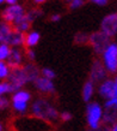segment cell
<instances>
[{
    "label": "cell",
    "instance_id": "obj_1",
    "mask_svg": "<svg viewBox=\"0 0 117 131\" xmlns=\"http://www.w3.org/2000/svg\"><path fill=\"white\" fill-rule=\"evenodd\" d=\"M31 114L32 117L49 124L58 119V111L46 99H38L32 103Z\"/></svg>",
    "mask_w": 117,
    "mask_h": 131
},
{
    "label": "cell",
    "instance_id": "obj_2",
    "mask_svg": "<svg viewBox=\"0 0 117 131\" xmlns=\"http://www.w3.org/2000/svg\"><path fill=\"white\" fill-rule=\"evenodd\" d=\"M87 43L92 47L94 53L103 54L106 51V48L111 45V39L99 30V31L92 32L91 35H89V42Z\"/></svg>",
    "mask_w": 117,
    "mask_h": 131
},
{
    "label": "cell",
    "instance_id": "obj_3",
    "mask_svg": "<svg viewBox=\"0 0 117 131\" xmlns=\"http://www.w3.org/2000/svg\"><path fill=\"white\" fill-rule=\"evenodd\" d=\"M7 83H8V87H10V93L20 90L27 83L26 76L24 73L22 66L17 69H11L8 71Z\"/></svg>",
    "mask_w": 117,
    "mask_h": 131
},
{
    "label": "cell",
    "instance_id": "obj_4",
    "mask_svg": "<svg viewBox=\"0 0 117 131\" xmlns=\"http://www.w3.org/2000/svg\"><path fill=\"white\" fill-rule=\"evenodd\" d=\"M103 115V110L98 102H91L87 105L86 110V118H87V124L91 127V130H97Z\"/></svg>",
    "mask_w": 117,
    "mask_h": 131
},
{
    "label": "cell",
    "instance_id": "obj_5",
    "mask_svg": "<svg viewBox=\"0 0 117 131\" xmlns=\"http://www.w3.org/2000/svg\"><path fill=\"white\" fill-rule=\"evenodd\" d=\"M104 60V68L110 73H116L117 71V45L111 43L106 51L101 54Z\"/></svg>",
    "mask_w": 117,
    "mask_h": 131
},
{
    "label": "cell",
    "instance_id": "obj_6",
    "mask_svg": "<svg viewBox=\"0 0 117 131\" xmlns=\"http://www.w3.org/2000/svg\"><path fill=\"white\" fill-rule=\"evenodd\" d=\"M25 15V10L22 5L16 4L12 5V6H7V7L3 10L1 12V18L4 19L5 23L12 24L16 19H18L19 17Z\"/></svg>",
    "mask_w": 117,
    "mask_h": 131
},
{
    "label": "cell",
    "instance_id": "obj_7",
    "mask_svg": "<svg viewBox=\"0 0 117 131\" xmlns=\"http://www.w3.org/2000/svg\"><path fill=\"white\" fill-rule=\"evenodd\" d=\"M100 31H103L110 39L117 34V13H109L101 20Z\"/></svg>",
    "mask_w": 117,
    "mask_h": 131
},
{
    "label": "cell",
    "instance_id": "obj_8",
    "mask_svg": "<svg viewBox=\"0 0 117 131\" xmlns=\"http://www.w3.org/2000/svg\"><path fill=\"white\" fill-rule=\"evenodd\" d=\"M106 76H108V71L104 68L103 61H100L99 59L93 60L92 68H91V71H90V80L89 81L92 82L94 85L96 83H99V82L105 80Z\"/></svg>",
    "mask_w": 117,
    "mask_h": 131
},
{
    "label": "cell",
    "instance_id": "obj_9",
    "mask_svg": "<svg viewBox=\"0 0 117 131\" xmlns=\"http://www.w3.org/2000/svg\"><path fill=\"white\" fill-rule=\"evenodd\" d=\"M98 93L101 97L106 100L117 97V78L113 80H106L99 85Z\"/></svg>",
    "mask_w": 117,
    "mask_h": 131
},
{
    "label": "cell",
    "instance_id": "obj_10",
    "mask_svg": "<svg viewBox=\"0 0 117 131\" xmlns=\"http://www.w3.org/2000/svg\"><path fill=\"white\" fill-rule=\"evenodd\" d=\"M7 65L8 69H17L22 66V61H23V53L18 47H13L10 51V54L7 57Z\"/></svg>",
    "mask_w": 117,
    "mask_h": 131
},
{
    "label": "cell",
    "instance_id": "obj_11",
    "mask_svg": "<svg viewBox=\"0 0 117 131\" xmlns=\"http://www.w3.org/2000/svg\"><path fill=\"white\" fill-rule=\"evenodd\" d=\"M34 85L38 91L43 93V94H54L55 93V85L53 83V81L47 80L44 77H38L37 80L34 82Z\"/></svg>",
    "mask_w": 117,
    "mask_h": 131
},
{
    "label": "cell",
    "instance_id": "obj_12",
    "mask_svg": "<svg viewBox=\"0 0 117 131\" xmlns=\"http://www.w3.org/2000/svg\"><path fill=\"white\" fill-rule=\"evenodd\" d=\"M23 68V71L26 76V80L27 82H31L34 83L38 77H41V70L38 69V66L34 63H27L25 65L22 66Z\"/></svg>",
    "mask_w": 117,
    "mask_h": 131
},
{
    "label": "cell",
    "instance_id": "obj_13",
    "mask_svg": "<svg viewBox=\"0 0 117 131\" xmlns=\"http://www.w3.org/2000/svg\"><path fill=\"white\" fill-rule=\"evenodd\" d=\"M31 24H32V22L25 15H24V16L19 17L18 19L14 20V22L11 24V27H12V29H13V30L25 34L27 30H30V28H31Z\"/></svg>",
    "mask_w": 117,
    "mask_h": 131
},
{
    "label": "cell",
    "instance_id": "obj_14",
    "mask_svg": "<svg viewBox=\"0 0 117 131\" xmlns=\"http://www.w3.org/2000/svg\"><path fill=\"white\" fill-rule=\"evenodd\" d=\"M24 35L23 32L16 31L12 29V31L10 32V35L7 36V39L5 41V45H7L8 47L10 46H13V47H18V46H23L24 43Z\"/></svg>",
    "mask_w": 117,
    "mask_h": 131
},
{
    "label": "cell",
    "instance_id": "obj_15",
    "mask_svg": "<svg viewBox=\"0 0 117 131\" xmlns=\"http://www.w3.org/2000/svg\"><path fill=\"white\" fill-rule=\"evenodd\" d=\"M117 118V107L104 110V115H101L100 124L104 125H115Z\"/></svg>",
    "mask_w": 117,
    "mask_h": 131
},
{
    "label": "cell",
    "instance_id": "obj_16",
    "mask_svg": "<svg viewBox=\"0 0 117 131\" xmlns=\"http://www.w3.org/2000/svg\"><path fill=\"white\" fill-rule=\"evenodd\" d=\"M39 39H41V35H39V32H37V31H30L29 34L25 32V35H24L23 47L24 48L34 47V46H36V45L38 43Z\"/></svg>",
    "mask_w": 117,
    "mask_h": 131
},
{
    "label": "cell",
    "instance_id": "obj_17",
    "mask_svg": "<svg viewBox=\"0 0 117 131\" xmlns=\"http://www.w3.org/2000/svg\"><path fill=\"white\" fill-rule=\"evenodd\" d=\"M93 91H94L93 83L90 82V81L85 82L84 87H82V99H84L85 102H89V101L91 100V97H92V95H93Z\"/></svg>",
    "mask_w": 117,
    "mask_h": 131
},
{
    "label": "cell",
    "instance_id": "obj_18",
    "mask_svg": "<svg viewBox=\"0 0 117 131\" xmlns=\"http://www.w3.org/2000/svg\"><path fill=\"white\" fill-rule=\"evenodd\" d=\"M31 99V94L29 91H24V90H19L16 91L13 96H12V102H25L27 103L29 100Z\"/></svg>",
    "mask_w": 117,
    "mask_h": 131
},
{
    "label": "cell",
    "instance_id": "obj_19",
    "mask_svg": "<svg viewBox=\"0 0 117 131\" xmlns=\"http://www.w3.org/2000/svg\"><path fill=\"white\" fill-rule=\"evenodd\" d=\"M11 31H12L11 24H7L5 22H0V45L5 43V41H6L7 36L10 35Z\"/></svg>",
    "mask_w": 117,
    "mask_h": 131
},
{
    "label": "cell",
    "instance_id": "obj_20",
    "mask_svg": "<svg viewBox=\"0 0 117 131\" xmlns=\"http://www.w3.org/2000/svg\"><path fill=\"white\" fill-rule=\"evenodd\" d=\"M42 15H43V11L41 10V8L37 7V6L30 8V10H27V12H25V16L31 20V22H34L37 17H41Z\"/></svg>",
    "mask_w": 117,
    "mask_h": 131
},
{
    "label": "cell",
    "instance_id": "obj_21",
    "mask_svg": "<svg viewBox=\"0 0 117 131\" xmlns=\"http://www.w3.org/2000/svg\"><path fill=\"white\" fill-rule=\"evenodd\" d=\"M89 42V35L85 32H77L74 36V43L75 45H86Z\"/></svg>",
    "mask_w": 117,
    "mask_h": 131
},
{
    "label": "cell",
    "instance_id": "obj_22",
    "mask_svg": "<svg viewBox=\"0 0 117 131\" xmlns=\"http://www.w3.org/2000/svg\"><path fill=\"white\" fill-rule=\"evenodd\" d=\"M10 51H11V47H8L7 45L5 43L0 45V61H4V60L7 59Z\"/></svg>",
    "mask_w": 117,
    "mask_h": 131
},
{
    "label": "cell",
    "instance_id": "obj_23",
    "mask_svg": "<svg viewBox=\"0 0 117 131\" xmlns=\"http://www.w3.org/2000/svg\"><path fill=\"white\" fill-rule=\"evenodd\" d=\"M41 73H42V77H44V78H47V80H54L55 77H56V73H55L51 69L49 68H44L41 70Z\"/></svg>",
    "mask_w": 117,
    "mask_h": 131
},
{
    "label": "cell",
    "instance_id": "obj_24",
    "mask_svg": "<svg viewBox=\"0 0 117 131\" xmlns=\"http://www.w3.org/2000/svg\"><path fill=\"white\" fill-rule=\"evenodd\" d=\"M8 71H10V69H8V66L6 65V63H5V61H0V80L7 78Z\"/></svg>",
    "mask_w": 117,
    "mask_h": 131
},
{
    "label": "cell",
    "instance_id": "obj_25",
    "mask_svg": "<svg viewBox=\"0 0 117 131\" xmlns=\"http://www.w3.org/2000/svg\"><path fill=\"white\" fill-rule=\"evenodd\" d=\"M12 106L14 111L19 112V113H24L27 110V103L25 102H12Z\"/></svg>",
    "mask_w": 117,
    "mask_h": 131
},
{
    "label": "cell",
    "instance_id": "obj_26",
    "mask_svg": "<svg viewBox=\"0 0 117 131\" xmlns=\"http://www.w3.org/2000/svg\"><path fill=\"white\" fill-rule=\"evenodd\" d=\"M84 4H85V1H82V0H72V1L68 3V7L70 10H75V8L81 7Z\"/></svg>",
    "mask_w": 117,
    "mask_h": 131
},
{
    "label": "cell",
    "instance_id": "obj_27",
    "mask_svg": "<svg viewBox=\"0 0 117 131\" xmlns=\"http://www.w3.org/2000/svg\"><path fill=\"white\" fill-rule=\"evenodd\" d=\"M24 54H25V57L27 58V60H30V61H34L36 58L35 52L32 51L31 48H24Z\"/></svg>",
    "mask_w": 117,
    "mask_h": 131
},
{
    "label": "cell",
    "instance_id": "obj_28",
    "mask_svg": "<svg viewBox=\"0 0 117 131\" xmlns=\"http://www.w3.org/2000/svg\"><path fill=\"white\" fill-rule=\"evenodd\" d=\"M113 107H117V97L106 100V102L104 103V110H106V108H113Z\"/></svg>",
    "mask_w": 117,
    "mask_h": 131
},
{
    "label": "cell",
    "instance_id": "obj_29",
    "mask_svg": "<svg viewBox=\"0 0 117 131\" xmlns=\"http://www.w3.org/2000/svg\"><path fill=\"white\" fill-rule=\"evenodd\" d=\"M6 93H10V87L7 82H0V96H3Z\"/></svg>",
    "mask_w": 117,
    "mask_h": 131
},
{
    "label": "cell",
    "instance_id": "obj_30",
    "mask_svg": "<svg viewBox=\"0 0 117 131\" xmlns=\"http://www.w3.org/2000/svg\"><path fill=\"white\" fill-rule=\"evenodd\" d=\"M10 106V101L8 99L4 97V96H0V111H4Z\"/></svg>",
    "mask_w": 117,
    "mask_h": 131
},
{
    "label": "cell",
    "instance_id": "obj_31",
    "mask_svg": "<svg viewBox=\"0 0 117 131\" xmlns=\"http://www.w3.org/2000/svg\"><path fill=\"white\" fill-rule=\"evenodd\" d=\"M58 118L62 120V122H69L73 118V115L70 114L69 112H62L61 114H58Z\"/></svg>",
    "mask_w": 117,
    "mask_h": 131
},
{
    "label": "cell",
    "instance_id": "obj_32",
    "mask_svg": "<svg viewBox=\"0 0 117 131\" xmlns=\"http://www.w3.org/2000/svg\"><path fill=\"white\" fill-rule=\"evenodd\" d=\"M111 130V127L109 125H104V124H99V126L96 131H110Z\"/></svg>",
    "mask_w": 117,
    "mask_h": 131
},
{
    "label": "cell",
    "instance_id": "obj_33",
    "mask_svg": "<svg viewBox=\"0 0 117 131\" xmlns=\"http://www.w3.org/2000/svg\"><path fill=\"white\" fill-rule=\"evenodd\" d=\"M108 0H93V4H97L99 5V6H105V5H108Z\"/></svg>",
    "mask_w": 117,
    "mask_h": 131
},
{
    "label": "cell",
    "instance_id": "obj_34",
    "mask_svg": "<svg viewBox=\"0 0 117 131\" xmlns=\"http://www.w3.org/2000/svg\"><path fill=\"white\" fill-rule=\"evenodd\" d=\"M60 19H61V15H58V13H54V15L50 16L51 22H57V20H60Z\"/></svg>",
    "mask_w": 117,
    "mask_h": 131
},
{
    "label": "cell",
    "instance_id": "obj_35",
    "mask_svg": "<svg viewBox=\"0 0 117 131\" xmlns=\"http://www.w3.org/2000/svg\"><path fill=\"white\" fill-rule=\"evenodd\" d=\"M5 3H6V4H10V6H12V5L17 4V0H5Z\"/></svg>",
    "mask_w": 117,
    "mask_h": 131
},
{
    "label": "cell",
    "instance_id": "obj_36",
    "mask_svg": "<svg viewBox=\"0 0 117 131\" xmlns=\"http://www.w3.org/2000/svg\"><path fill=\"white\" fill-rule=\"evenodd\" d=\"M34 3H35L36 5L37 4H43V3H44V0H36V1H34Z\"/></svg>",
    "mask_w": 117,
    "mask_h": 131
},
{
    "label": "cell",
    "instance_id": "obj_37",
    "mask_svg": "<svg viewBox=\"0 0 117 131\" xmlns=\"http://www.w3.org/2000/svg\"><path fill=\"white\" fill-rule=\"evenodd\" d=\"M110 131H117V125L115 124V125H112V127H111V130Z\"/></svg>",
    "mask_w": 117,
    "mask_h": 131
},
{
    "label": "cell",
    "instance_id": "obj_38",
    "mask_svg": "<svg viewBox=\"0 0 117 131\" xmlns=\"http://www.w3.org/2000/svg\"><path fill=\"white\" fill-rule=\"evenodd\" d=\"M0 131H3V124L0 123Z\"/></svg>",
    "mask_w": 117,
    "mask_h": 131
},
{
    "label": "cell",
    "instance_id": "obj_39",
    "mask_svg": "<svg viewBox=\"0 0 117 131\" xmlns=\"http://www.w3.org/2000/svg\"><path fill=\"white\" fill-rule=\"evenodd\" d=\"M4 3H5V0H0V5H1V4H4Z\"/></svg>",
    "mask_w": 117,
    "mask_h": 131
},
{
    "label": "cell",
    "instance_id": "obj_40",
    "mask_svg": "<svg viewBox=\"0 0 117 131\" xmlns=\"http://www.w3.org/2000/svg\"><path fill=\"white\" fill-rule=\"evenodd\" d=\"M87 131H96V130H91V129H90V130H87Z\"/></svg>",
    "mask_w": 117,
    "mask_h": 131
}]
</instances>
